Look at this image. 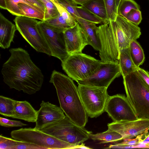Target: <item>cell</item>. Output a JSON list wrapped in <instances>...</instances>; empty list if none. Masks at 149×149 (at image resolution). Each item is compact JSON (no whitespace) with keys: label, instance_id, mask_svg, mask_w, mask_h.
Here are the masks:
<instances>
[{"label":"cell","instance_id":"obj_1","mask_svg":"<svg viewBox=\"0 0 149 149\" xmlns=\"http://www.w3.org/2000/svg\"><path fill=\"white\" fill-rule=\"evenodd\" d=\"M10 56L1 71L3 81L10 88L29 95L39 91L44 76L32 61L28 52L21 48H11Z\"/></svg>","mask_w":149,"mask_h":149},{"label":"cell","instance_id":"obj_2","mask_svg":"<svg viewBox=\"0 0 149 149\" xmlns=\"http://www.w3.org/2000/svg\"><path fill=\"white\" fill-rule=\"evenodd\" d=\"M50 83L56 90L60 107L66 116L79 127L84 128L88 116L84 107L78 87L69 77L54 70Z\"/></svg>","mask_w":149,"mask_h":149},{"label":"cell","instance_id":"obj_3","mask_svg":"<svg viewBox=\"0 0 149 149\" xmlns=\"http://www.w3.org/2000/svg\"><path fill=\"white\" fill-rule=\"evenodd\" d=\"M123 78L126 97L136 114L149 119V87L137 71Z\"/></svg>","mask_w":149,"mask_h":149},{"label":"cell","instance_id":"obj_4","mask_svg":"<svg viewBox=\"0 0 149 149\" xmlns=\"http://www.w3.org/2000/svg\"><path fill=\"white\" fill-rule=\"evenodd\" d=\"M60 140L75 145L88 140L92 132L81 127L66 116L39 130Z\"/></svg>","mask_w":149,"mask_h":149},{"label":"cell","instance_id":"obj_5","mask_svg":"<svg viewBox=\"0 0 149 149\" xmlns=\"http://www.w3.org/2000/svg\"><path fill=\"white\" fill-rule=\"evenodd\" d=\"M10 134L13 139L33 143L44 149H77L78 146L61 141L39 130L31 127L13 130Z\"/></svg>","mask_w":149,"mask_h":149},{"label":"cell","instance_id":"obj_6","mask_svg":"<svg viewBox=\"0 0 149 149\" xmlns=\"http://www.w3.org/2000/svg\"><path fill=\"white\" fill-rule=\"evenodd\" d=\"M101 60L82 53L69 55L61 62L63 70L77 82L90 77L101 63Z\"/></svg>","mask_w":149,"mask_h":149},{"label":"cell","instance_id":"obj_7","mask_svg":"<svg viewBox=\"0 0 149 149\" xmlns=\"http://www.w3.org/2000/svg\"><path fill=\"white\" fill-rule=\"evenodd\" d=\"M107 88L79 84L78 89L82 103L88 116L96 118L105 111L109 97Z\"/></svg>","mask_w":149,"mask_h":149},{"label":"cell","instance_id":"obj_8","mask_svg":"<svg viewBox=\"0 0 149 149\" xmlns=\"http://www.w3.org/2000/svg\"><path fill=\"white\" fill-rule=\"evenodd\" d=\"M17 30L36 51L52 56V52L38 26L36 19L16 16L14 19Z\"/></svg>","mask_w":149,"mask_h":149},{"label":"cell","instance_id":"obj_9","mask_svg":"<svg viewBox=\"0 0 149 149\" xmlns=\"http://www.w3.org/2000/svg\"><path fill=\"white\" fill-rule=\"evenodd\" d=\"M38 28L52 52V56L63 62L69 55L67 51L64 31L43 21H39Z\"/></svg>","mask_w":149,"mask_h":149},{"label":"cell","instance_id":"obj_10","mask_svg":"<svg viewBox=\"0 0 149 149\" xmlns=\"http://www.w3.org/2000/svg\"><path fill=\"white\" fill-rule=\"evenodd\" d=\"M121 75L118 62H102L90 77L77 82L79 84L108 88Z\"/></svg>","mask_w":149,"mask_h":149},{"label":"cell","instance_id":"obj_11","mask_svg":"<svg viewBox=\"0 0 149 149\" xmlns=\"http://www.w3.org/2000/svg\"><path fill=\"white\" fill-rule=\"evenodd\" d=\"M105 111L113 122L132 121L139 118L124 94L109 96Z\"/></svg>","mask_w":149,"mask_h":149},{"label":"cell","instance_id":"obj_12","mask_svg":"<svg viewBox=\"0 0 149 149\" xmlns=\"http://www.w3.org/2000/svg\"><path fill=\"white\" fill-rule=\"evenodd\" d=\"M108 128L121 134L124 139H131L148 132L149 119L138 118L132 121L113 122L108 124Z\"/></svg>","mask_w":149,"mask_h":149},{"label":"cell","instance_id":"obj_13","mask_svg":"<svg viewBox=\"0 0 149 149\" xmlns=\"http://www.w3.org/2000/svg\"><path fill=\"white\" fill-rule=\"evenodd\" d=\"M38 111L36 125L34 128L40 130L46 126L64 118L66 116L60 107L48 102L42 101Z\"/></svg>","mask_w":149,"mask_h":149},{"label":"cell","instance_id":"obj_14","mask_svg":"<svg viewBox=\"0 0 149 149\" xmlns=\"http://www.w3.org/2000/svg\"><path fill=\"white\" fill-rule=\"evenodd\" d=\"M110 22L119 35L122 49L128 47L130 42L139 38L141 34L138 26L119 15H117L115 21Z\"/></svg>","mask_w":149,"mask_h":149},{"label":"cell","instance_id":"obj_15","mask_svg":"<svg viewBox=\"0 0 149 149\" xmlns=\"http://www.w3.org/2000/svg\"><path fill=\"white\" fill-rule=\"evenodd\" d=\"M64 35L67 51L69 55L82 53L85 47L88 45L84 33L78 22L74 26L65 30Z\"/></svg>","mask_w":149,"mask_h":149},{"label":"cell","instance_id":"obj_16","mask_svg":"<svg viewBox=\"0 0 149 149\" xmlns=\"http://www.w3.org/2000/svg\"><path fill=\"white\" fill-rule=\"evenodd\" d=\"M16 30L15 25L0 13V46L1 48L8 49L10 47Z\"/></svg>","mask_w":149,"mask_h":149},{"label":"cell","instance_id":"obj_17","mask_svg":"<svg viewBox=\"0 0 149 149\" xmlns=\"http://www.w3.org/2000/svg\"><path fill=\"white\" fill-rule=\"evenodd\" d=\"M75 20L81 28L88 45L92 46L95 50L100 51L101 49V44L97 33V27L96 24L81 18H77Z\"/></svg>","mask_w":149,"mask_h":149},{"label":"cell","instance_id":"obj_18","mask_svg":"<svg viewBox=\"0 0 149 149\" xmlns=\"http://www.w3.org/2000/svg\"><path fill=\"white\" fill-rule=\"evenodd\" d=\"M38 111L35 109L28 102L16 101L15 113L12 118L22 120L29 122H36Z\"/></svg>","mask_w":149,"mask_h":149},{"label":"cell","instance_id":"obj_19","mask_svg":"<svg viewBox=\"0 0 149 149\" xmlns=\"http://www.w3.org/2000/svg\"><path fill=\"white\" fill-rule=\"evenodd\" d=\"M118 63L123 77L137 71L138 68L135 65L131 58L129 47L121 50Z\"/></svg>","mask_w":149,"mask_h":149},{"label":"cell","instance_id":"obj_20","mask_svg":"<svg viewBox=\"0 0 149 149\" xmlns=\"http://www.w3.org/2000/svg\"><path fill=\"white\" fill-rule=\"evenodd\" d=\"M81 6L102 20L105 23L109 22L104 0H91Z\"/></svg>","mask_w":149,"mask_h":149},{"label":"cell","instance_id":"obj_21","mask_svg":"<svg viewBox=\"0 0 149 149\" xmlns=\"http://www.w3.org/2000/svg\"><path fill=\"white\" fill-rule=\"evenodd\" d=\"M90 138L94 140L101 141L100 143L115 142L123 140L122 136L116 132L108 128L104 132L95 134H91Z\"/></svg>","mask_w":149,"mask_h":149},{"label":"cell","instance_id":"obj_22","mask_svg":"<svg viewBox=\"0 0 149 149\" xmlns=\"http://www.w3.org/2000/svg\"><path fill=\"white\" fill-rule=\"evenodd\" d=\"M129 48L131 58L135 65L139 67L144 63L145 56L143 49L136 41H132L130 43Z\"/></svg>","mask_w":149,"mask_h":149},{"label":"cell","instance_id":"obj_23","mask_svg":"<svg viewBox=\"0 0 149 149\" xmlns=\"http://www.w3.org/2000/svg\"><path fill=\"white\" fill-rule=\"evenodd\" d=\"M6 10L16 16H24L23 12L19 6L20 3L26 4L41 12L45 13L39 8L25 0H5Z\"/></svg>","mask_w":149,"mask_h":149},{"label":"cell","instance_id":"obj_24","mask_svg":"<svg viewBox=\"0 0 149 149\" xmlns=\"http://www.w3.org/2000/svg\"><path fill=\"white\" fill-rule=\"evenodd\" d=\"M15 100L2 95L0 96V114L12 118L15 113Z\"/></svg>","mask_w":149,"mask_h":149},{"label":"cell","instance_id":"obj_25","mask_svg":"<svg viewBox=\"0 0 149 149\" xmlns=\"http://www.w3.org/2000/svg\"><path fill=\"white\" fill-rule=\"evenodd\" d=\"M140 10V6L134 0H122L118 8L117 15L125 18L133 9Z\"/></svg>","mask_w":149,"mask_h":149},{"label":"cell","instance_id":"obj_26","mask_svg":"<svg viewBox=\"0 0 149 149\" xmlns=\"http://www.w3.org/2000/svg\"><path fill=\"white\" fill-rule=\"evenodd\" d=\"M19 6L23 12L24 16L31 18L38 19L43 21L44 18V13L41 12L33 8L25 3H20Z\"/></svg>","mask_w":149,"mask_h":149},{"label":"cell","instance_id":"obj_27","mask_svg":"<svg viewBox=\"0 0 149 149\" xmlns=\"http://www.w3.org/2000/svg\"><path fill=\"white\" fill-rule=\"evenodd\" d=\"M55 4L59 13L65 20L68 24L71 27L74 26L77 22L60 2L59 0H51Z\"/></svg>","mask_w":149,"mask_h":149},{"label":"cell","instance_id":"obj_28","mask_svg":"<svg viewBox=\"0 0 149 149\" xmlns=\"http://www.w3.org/2000/svg\"><path fill=\"white\" fill-rule=\"evenodd\" d=\"M76 10L80 18L86 20L96 24H104V22L91 12L86 9L82 6H77Z\"/></svg>","mask_w":149,"mask_h":149},{"label":"cell","instance_id":"obj_29","mask_svg":"<svg viewBox=\"0 0 149 149\" xmlns=\"http://www.w3.org/2000/svg\"><path fill=\"white\" fill-rule=\"evenodd\" d=\"M40 0L45 8L43 21L55 18L58 15L59 13L57 8L51 0Z\"/></svg>","mask_w":149,"mask_h":149},{"label":"cell","instance_id":"obj_30","mask_svg":"<svg viewBox=\"0 0 149 149\" xmlns=\"http://www.w3.org/2000/svg\"><path fill=\"white\" fill-rule=\"evenodd\" d=\"M43 21L55 27L64 30L71 28L60 14L55 18Z\"/></svg>","mask_w":149,"mask_h":149},{"label":"cell","instance_id":"obj_31","mask_svg":"<svg viewBox=\"0 0 149 149\" xmlns=\"http://www.w3.org/2000/svg\"><path fill=\"white\" fill-rule=\"evenodd\" d=\"M109 21H115L117 15L115 0H104Z\"/></svg>","mask_w":149,"mask_h":149},{"label":"cell","instance_id":"obj_32","mask_svg":"<svg viewBox=\"0 0 149 149\" xmlns=\"http://www.w3.org/2000/svg\"><path fill=\"white\" fill-rule=\"evenodd\" d=\"M60 2L75 19L80 18L76 10L77 4L72 0H59Z\"/></svg>","mask_w":149,"mask_h":149},{"label":"cell","instance_id":"obj_33","mask_svg":"<svg viewBox=\"0 0 149 149\" xmlns=\"http://www.w3.org/2000/svg\"><path fill=\"white\" fill-rule=\"evenodd\" d=\"M125 18L129 22L138 26L142 20L141 12L139 9H133L128 13Z\"/></svg>","mask_w":149,"mask_h":149},{"label":"cell","instance_id":"obj_34","mask_svg":"<svg viewBox=\"0 0 149 149\" xmlns=\"http://www.w3.org/2000/svg\"><path fill=\"white\" fill-rule=\"evenodd\" d=\"M18 140L0 135V149H14L17 144Z\"/></svg>","mask_w":149,"mask_h":149},{"label":"cell","instance_id":"obj_35","mask_svg":"<svg viewBox=\"0 0 149 149\" xmlns=\"http://www.w3.org/2000/svg\"><path fill=\"white\" fill-rule=\"evenodd\" d=\"M0 125L7 127H22L27 125L19 121L11 120L1 117L0 118Z\"/></svg>","mask_w":149,"mask_h":149},{"label":"cell","instance_id":"obj_36","mask_svg":"<svg viewBox=\"0 0 149 149\" xmlns=\"http://www.w3.org/2000/svg\"><path fill=\"white\" fill-rule=\"evenodd\" d=\"M14 149H44L43 148L36 145L18 141L17 144Z\"/></svg>","mask_w":149,"mask_h":149},{"label":"cell","instance_id":"obj_37","mask_svg":"<svg viewBox=\"0 0 149 149\" xmlns=\"http://www.w3.org/2000/svg\"><path fill=\"white\" fill-rule=\"evenodd\" d=\"M140 139V134L137 136L135 138L131 139H124V141L122 143H117L119 145L122 146H128L133 147L139 144Z\"/></svg>","mask_w":149,"mask_h":149},{"label":"cell","instance_id":"obj_38","mask_svg":"<svg viewBox=\"0 0 149 149\" xmlns=\"http://www.w3.org/2000/svg\"><path fill=\"white\" fill-rule=\"evenodd\" d=\"M141 77L149 87V72L140 67L137 70Z\"/></svg>","mask_w":149,"mask_h":149},{"label":"cell","instance_id":"obj_39","mask_svg":"<svg viewBox=\"0 0 149 149\" xmlns=\"http://www.w3.org/2000/svg\"><path fill=\"white\" fill-rule=\"evenodd\" d=\"M141 141L139 143L144 144L146 146V148H149V132L141 134Z\"/></svg>","mask_w":149,"mask_h":149},{"label":"cell","instance_id":"obj_40","mask_svg":"<svg viewBox=\"0 0 149 149\" xmlns=\"http://www.w3.org/2000/svg\"><path fill=\"white\" fill-rule=\"evenodd\" d=\"M39 8L44 13L45 8L43 3L40 0H25Z\"/></svg>","mask_w":149,"mask_h":149},{"label":"cell","instance_id":"obj_41","mask_svg":"<svg viewBox=\"0 0 149 149\" xmlns=\"http://www.w3.org/2000/svg\"><path fill=\"white\" fill-rule=\"evenodd\" d=\"M77 4L82 6L91 0H72Z\"/></svg>","mask_w":149,"mask_h":149},{"label":"cell","instance_id":"obj_42","mask_svg":"<svg viewBox=\"0 0 149 149\" xmlns=\"http://www.w3.org/2000/svg\"><path fill=\"white\" fill-rule=\"evenodd\" d=\"M0 7L4 10H6L5 0H0Z\"/></svg>","mask_w":149,"mask_h":149},{"label":"cell","instance_id":"obj_43","mask_svg":"<svg viewBox=\"0 0 149 149\" xmlns=\"http://www.w3.org/2000/svg\"><path fill=\"white\" fill-rule=\"evenodd\" d=\"M91 148L88 147L86 146L85 145V144L83 143H82L78 145L77 147V149H88Z\"/></svg>","mask_w":149,"mask_h":149},{"label":"cell","instance_id":"obj_44","mask_svg":"<svg viewBox=\"0 0 149 149\" xmlns=\"http://www.w3.org/2000/svg\"><path fill=\"white\" fill-rule=\"evenodd\" d=\"M116 9L118 10V6L122 0H115Z\"/></svg>","mask_w":149,"mask_h":149}]
</instances>
